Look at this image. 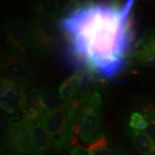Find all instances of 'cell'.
Returning a JSON list of instances; mask_svg holds the SVG:
<instances>
[{
  "mask_svg": "<svg viewBox=\"0 0 155 155\" xmlns=\"http://www.w3.org/2000/svg\"><path fill=\"white\" fill-rule=\"evenodd\" d=\"M71 155H91V152L87 148H85L81 145L78 144L73 147L71 151Z\"/></svg>",
  "mask_w": 155,
  "mask_h": 155,
  "instance_id": "19",
  "label": "cell"
},
{
  "mask_svg": "<svg viewBox=\"0 0 155 155\" xmlns=\"http://www.w3.org/2000/svg\"><path fill=\"white\" fill-rule=\"evenodd\" d=\"M2 141V150L12 155H35L32 125L25 120L12 122Z\"/></svg>",
  "mask_w": 155,
  "mask_h": 155,
  "instance_id": "5",
  "label": "cell"
},
{
  "mask_svg": "<svg viewBox=\"0 0 155 155\" xmlns=\"http://www.w3.org/2000/svg\"><path fill=\"white\" fill-rule=\"evenodd\" d=\"M80 103L76 99L63 102L58 109L46 114L41 121L47 129L55 152L68 150L73 140V123Z\"/></svg>",
  "mask_w": 155,
  "mask_h": 155,
  "instance_id": "3",
  "label": "cell"
},
{
  "mask_svg": "<svg viewBox=\"0 0 155 155\" xmlns=\"http://www.w3.org/2000/svg\"><path fill=\"white\" fill-rule=\"evenodd\" d=\"M14 117L9 118L5 114L1 116V139L2 140L5 138V137L7 134V131H8L9 127H10L12 122L13 121Z\"/></svg>",
  "mask_w": 155,
  "mask_h": 155,
  "instance_id": "18",
  "label": "cell"
},
{
  "mask_svg": "<svg viewBox=\"0 0 155 155\" xmlns=\"http://www.w3.org/2000/svg\"><path fill=\"white\" fill-rule=\"evenodd\" d=\"M1 155H12L10 154H9V153L6 152L5 151H4L3 150H2L1 149Z\"/></svg>",
  "mask_w": 155,
  "mask_h": 155,
  "instance_id": "21",
  "label": "cell"
},
{
  "mask_svg": "<svg viewBox=\"0 0 155 155\" xmlns=\"http://www.w3.org/2000/svg\"><path fill=\"white\" fill-rule=\"evenodd\" d=\"M81 68H78L75 72L65 79L59 87V95L63 102H68L77 94L79 88Z\"/></svg>",
  "mask_w": 155,
  "mask_h": 155,
  "instance_id": "13",
  "label": "cell"
},
{
  "mask_svg": "<svg viewBox=\"0 0 155 155\" xmlns=\"http://www.w3.org/2000/svg\"><path fill=\"white\" fill-rule=\"evenodd\" d=\"M134 3L75 2L64 7L59 23L66 42L65 63L78 69L89 68L113 81L125 68L126 56L137 42V21L131 14Z\"/></svg>",
  "mask_w": 155,
  "mask_h": 155,
  "instance_id": "1",
  "label": "cell"
},
{
  "mask_svg": "<svg viewBox=\"0 0 155 155\" xmlns=\"http://www.w3.org/2000/svg\"><path fill=\"white\" fill-rule=\"evenodd\" d=\"M30 50L42 56H49L61 46L64 34L59 20L37 15L26 26Z\"/></svg>",
  "mask_w": 155,
  "mask_h": 155,
  "instance_id": "4",
  "label": "cell"
},
{
  "mask_svg": "<svg viewBox=\"0 0 155 155\" xmlns=\"http://www.w3.org/2000/svg\"><path fill=\"white\" fill-rule=\"evenodd\" d=\"M114 155H129L125 152L124 150L121 148L120 147H116L115 150V154Z\"/></svg>",
  "mask_w": 155,
  "mask_h": 155,
  "instance_id": "20",
  "label": "cell"
},
{
  "mask_svg": "<svg viewBox=\"0 0 155 155\" xmlns=\"http://www.w3.org/2000/svg\"><path fill=\"white\" fill-rule=\"evenodd\" d=\"M35 94L39 105L46 114L55 111L63 104L61 97L53 89L40 86L35 89Z\"/></svg>",
  "mask_w": 155,
  "mask_h": 155,
  "instance_id": "11",
  "label": "cell"
},
{
  "mask_svg": "<svg viewBox=\"0 0 155 155\" xmlns=\"http://www.w3.org/2000/svg\"><path fill=\"white\" fill-rule=\"evenodd\" d=\"M30 85L5 78L1 81V108L5 113L23 111L30 105Z\"/></svg>",
  "mask_w": 155,
  "mask_h": 155,
  "instance_id": "6",
  "label": "cell"
},
{
  "mask_svg": "<svg viewBox=\"0 0 155 155\" xmlns=\"http://www.w3.org/2000/svg\"><path fill=\"white\" fill-rule=\"evenodd\" d=\"M127 134L139 155H155V143L144 131L129 128Z\"/></svg>",
  "mask_w": 155,
  "mask_h": 155,
  "instance_id": "12",
  "label": "cell"
},
{
  "mask_svg": "<svg viewBox=\"0 0 155 155\" xmlns=\"http://www.w3.org/2000/svg\"><path fill=\"white\" fill-rule=\"evenodd\" d=\"M148 123L142 114L139 112H134L131 114L129 120V128L139 131H144L147 129Z\"/></svg>",
  "mask_w": 155,
  "mask_h": 155,
  "instance_id": "17",
  "label": "cell"
},
{
  "mask_svg": "<svg viewBox=\"0 0 155 155\" xmlns=\"http://www.w3.org/2000/svg\"><path fill=\"white\" fill-rule=\"evenodd\" d=\"M35 155H50L53 146L47 129L41 120L32 125Z\"/></svg>",
  "mask_w": 155,
  "mask_h": 155,
  "instance_id": "10",
  "label": "cell"
},
{
  "mask_svg": "<svg viewBox=\"0 0 155 155\" xmlns=\"http://www.w3.org/2000/svg\"><path fill=\"white\" fill-rule=\"evenodd\" d=\"M1 66L7 78L31 85L38 73V68L26 58L20 57L8 51L2 57Z\"/></svg>",
  "mask_w": 155,
  "mask_h": 155,
  "instance_id": "7",
  "label": "cell"
},
{
  "mask_svg": "<svg viewBox=\"0 0 155 155\" xmlns=\"http://www.w3.org/2000/svg\"><path fill=\"white\" fill-rule=\"evenodd\" d=\"M30 9L39 15L56 19L61 14V3L56 0H42L30 4Z\"/></svg>",
  "mask_w": 155,
  "mask_h": 155,
  "instance_id": "14",
  "label": "cell"
},
{
  "mask_svg": "<svg viewBox=\"0 0 155 155\" xmlns=\"http://www.w3.org/2000/svg\"><path fill=\"white\" fill-rule=\"evenodd\" d=\"M129 54L130 58L137 63L145 67L155 68L154 37L146 35L139 39Z\"/></svg>",
  "mask_w": 155,
  "mask_h": 155,
  "instance_id": "9",
  "label": "cell"
},
{
  "mask_svg": "<svg viewBox=\"0 0 155 155\" xmlns=\"http://www.w3.org/2000/svg\"><path fill=\"white\" fill-rule=\"evenodd\" d=\"M87 149L91 155H113V148L109 140L106 136L88 144Z\"/></svg>",
  "mask_w": 155,
  "mask_h": 155,
  "instance_id": "16",
  "label": "cell"
},
{
  "mask_svg": "<svg viewBox=\"0 0 155 155\" xmlns=\"http://www.w3.org/2000/svg\"><path fill=\"white\" fill-rule=\"evenodd\" d=\"M102 101L95 91L80 103L73 123V140L71 146L78 144V139L85 144H91L104 137L101 124Z\"/></svg>",
  "mask_w": 155,
  "mask_h": 155,
  "instance_id": "2",
  "label": "cell"
},
{
  "mask_svg": "<svg viewBox=\"0 0 155 155\" xmlns=\"http://www.w3.org/2000/svg\"><path fill=\"white\" fill-rule=\"evenodd\" d=\"M141 114L148 123L144 132L155 143V104L153 103L144 104L141 107Z\"/></svg>",
  "mask_w": 155,
  "mask_h": 155,
  "instance_id": "15",
  "label": "cell"
},
{
  "mask_svg": "<svg viewBox=\"0 0 155 155\" xmlns=\"http://www.w3.org/2000/svg\"><path fill=\"white\" fill-rule=\"evenodd\" d=\"M4 38L12 53L26 58L30 50L28 32L22 19L18 17H9L5 21L3 28Z\"/></svg>",
  "mask_w": 155,
  "mask_h": 155,
  "instance_id": "8",
  "label": "cell"
}]
</instances>
